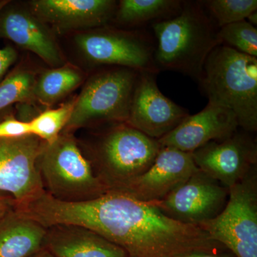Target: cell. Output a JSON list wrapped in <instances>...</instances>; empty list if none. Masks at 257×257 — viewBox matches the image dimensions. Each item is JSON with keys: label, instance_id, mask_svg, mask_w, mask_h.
Instances as JSON below:
<instances>
[{"label": "cell", "instance_id": "obj_3", "mask_svg": "<svg viewBox=\"0 0 257 257\" xmlns=\"http://www.w3.org/2000/svg\"><path fill=\"white\" fill-rule=\"evenodd\" d=\"M208 103L232 111L240 128L257 130V57L218 45L208 56L199 82Z\"/></svg>", "mask_w": 257, "mask_h": 257}, {"label": "cell", "instance_id": "obj_27", "mask_svg": "<svg viewBox=\"0 0 257 257\" xmlns=\"http://www.w3.org/2000/svg\"><path fill=\"white\" fill-rule=\"evenodd\" d=\"M177 257H235L230 251L220 253L207 252H193L181 255Z\"/></svg>", "mask_w": 257, "mask_h": 257}, {"label": "cell", "instance_id": "obj_31", "mask_svg": "<svg viewBox=\"0 0 257 257\" xmlns=\"http://www.w3.org/2000/svg\"><path fill=\"white\" fill-rule=\"evenodd\" d=\"M9 210L7 211H0V219H2V218L3 217V216H5V214H6L7 212Z\"/></svg>", "mask_w": 257, "mask_h": 257}, {"label": "cell", "instance_id": "obj_28", "mask_svg": "<svg viewBox=\"0 0 257 257\" xmlns=\"http://www.w3.org/2000/svg\"><path fill=\"white\" fill-rule=\"evenodd\" d=\"M16 207V203L11 197L0 194V211L10 210Z\"/></svg>", "mask_w": 257, "mask_h": 257}, {"label": "cell", "instance_id": "obj_7", "mask_svg": "<svg viewBox=\"0 0 257 257\" xmlns=\"http://www.w3.org/2000/svg\"><path fill=\"white\" fill-rule=\"evenodd\" d=\"M76 46L88 62L159 73L155 61V39L145 30H123L109 25L78 32Z\"/></svg>", "mask_w": 257, "mask_h": 257}, {"label": "cell", "instance_id": "obj_10", "mask_svg": "<svg viewBox=\"0 0 257 257\" xmlns=\"http://www.w3.org/2000/svg\"><path fill=\"white\" fill-rule=\"evenodd\" d=\"M229 189L198 171L162 200L151 202L172 219L198 226L224 209Z\"/></svg>", "mask_w": 257, "mask_h": 257}, {"label": "cell", "instance_id": "obj_19", "mask_svg": "<svg viewBox=\"0 0 257 257\" xmlns=\"http://www.w3.org/2000/svg\"><path fill=\"white\" fill-rule=\"evenodd\" d=\"M84 82V72L68 62L59 67L44 69L37 73L34 84V100L49 109Z\"/></svg>", "mask_w": 257, "mask_h": 257}, {"label": "cell", "instance_id": "obj_4", "mask_svg": "<svg viewBox=\"0 0 257 257\" xmlns=\"http://www.w3.org/2000/svg\"><path fill=\"white\" fill-rule=\"evenodd\" d=\"M37 167L45 192L61 202H86L107 192L72 134L44 142Z\"/></svg>", "mask_w": 257, "mask_h": 257}, {"label": "cell", "instance_id": "obj_26", "mask_svg": "<svg viewBox=\"0 0 257 257\" xmlns=\"http://www.w3.org/2000/svg\"><path fill=\"white\" fill-rule=\"evenodd\" d=\"M9 2V0H0V10ZM18 57V52L10 45L0 49V82L8 74V70L16 62Z\"/></svg>", "mask_w": 257, "mask_h": 257}, {"label": "cell", "instance_id": "obj_13", "mask_svg": "<svg viewBox=\"0 0 257 257\" xmlns=\"http://www.w3.org/2000/svg\"><path fill=\"white\" fill-rule=\"evenodd\" d=\"M199 170L192 154L162 147L146 172L111 191L124 193L143 202H157L180 187Z\"/></svg>", "mask_w": 257, "mask_h": 257}, {"label": "cell", "instance_id": "obj_24", "mask_svg": "<svg viewBox=\"0 0 257 257\" xmlns=\"http://www.w3.org/2000/svg\"><path fill=\"white\" fill-rule=\"evenodd\" d=\"M218 39L220 45L257 57L256 27L246 20L219 28Z\"/></svg>", "mask_w": 257, "mask_h": 257}, {"label": "cell", "instance_id": "obj_15", "mask_svg": "<svg viewBox=\"0 0 257 257\" xmlns=\"http://www.w3.org/2000/svg\"><path fill=\"white\" fill-rule=\"evenodd\" d=\"M0 38L35 54L52 68L66 63L55 34L28 7L10 1L0 10Z\"/></svg>", "mask_w": 257, "mask_h": 257}, {"label": "cell", "instance_id": "obj_29", "mask_svg": "<svg viewBox=\"0 0 257 257\" xmlns=\"http://www.w3.org/2000/svg\"><path fill=\"white\" fill-rule=\"evenodd\" d=\"M30 257H55L53 255L51 254L48 251H47L45 248H42L40 251L35 253V254L32 255Z\"/></svg>", "mask_w": 257, "mask_h": 257}, {"label": "cell", "instance_id": "obj_25", "mask_svg": "<svg viewBox=\"0 0 257 257\" xmlns=\"http://www.w3.org/2000/svg\"><path fill=\"white\" fill-rule=\"evenodd\" d=\"M29 135H30L29 121L10 116L0 122V140L21 138Z\"/></svg>", "mask_w": 257, "mask_h": 257}, {"label": "cell", "instance_id": "obj_6", "mask_svg": "<svg viewBox=\"0 0 257 257\" xmlns=\"http://www.w3.org/2000/svg\"><path fill=\"white\" fill-rule=\"evenodd\" d=\"M140 72L110 67L91 76L75 98L72 115L62 133L101 123H126Z\"/></svg>", "mask_w": 257, "mask_h": 257}, {"label": "cell", "instance_id": "obj_14", "mask_svg": "<svg viewBox=\"0 0 257 257\" xmlns=\"http://www.w3.org/2000/svg\"><path fill=\"white\" fill-rule=\"evenodd\" d=\"M118 2L114 0H32L29 9L54 33L87 31L109 25Z\"/></svg>", "mask_w": 257, "mask_h": 257}, {"label": "cell", "instance_id": "obj_30", "mask_svg": "<svg viewBox=\"0 0 257 257\" xmlns=\"http://www.w3.org/2000/svg\"><path fill=\"white\" fill-rule=\"evenodd\" d=\"M246 21L248 22V23L252 25L253 26L256 27L257 25V13L256 12H254V13H251L249 16L246 19Z\"/></svg>", "mask_w": 257, "mask_h": 257}, {"label": "cell", "instance_id": "obj_5", "mask_svg": "<svg viewBox=\"0 0 257 257\" xmlns=\"http://www.w3.org/2000/svg\"><path fill=\"white\" fill-rule=\"evenodd\" d=\"M161 148L158 140L126 123H118L101 134L85 155L108 192L143 175Z\"/></svg>", "mask_w": 257, "mask_h": 257}, {"label": "cell", "instance_id": "obj_22", "mask_svg": "<svg viewBox=\"0 0 257 257\" xmlns=\"http://www.w3.org/2000/svg\"><path fill=\"white\" fill-rule=\"evenodd\" d=\"M75 99L64 103L60 107L47 109L29 121L30 135L43 142L51 143L63 132L72 115Z\"/></svg>", "mask_w": 257, "mask_h": 257}, {"label": "cell", "instance_id": "obj_23", "mask_svg": "<svg viewBox=\"0 0 257 257\" xmlns=\"http://www.w3.org/2000/svg\"><path fill=\"white\" fill-rule=\"evenodd\" d=\"M201 3L219 28L246 20L257 11L256 0H207Z\"/></svg>", "mask_w": 257, "mask_h": 257}, {"label": "cell", "instance_id": "obj_20", "mask_svg": "<svg viewBox=\"0 0 257 257\" xmlns=\"http://www.w3.org/2000/svg\"><path fill=\"white\" fill-rule=\"evenodd\" d=\"M182 0H120L112 21L128 28H138L148 24L173 18L180 13Z\"/></svg>", "mask_w": 257, "mask_h": 257}, {"label": "cell", "instance_id": "obj_9", "mask_svg": "<svg viewBox=\"0 0 257 257\" xmlns=\"http://www.w3.org/2000/svg\"><path fill=\"white\" fill-rule=\"evenodd\" d=\"M43 143L32 135L0 140V194L11 197L16 207L45 192L37 167Z\"/></svg>", "mask_w": 257, "mask_h": 257}, {"label": "cell", "instance_id": "obj_11", "mask_svg": "<svg viewBox=\"0 0 257 257\" xmlns=\"http://www.w3.org/2000/svg\"><path fill=\"white\" fill-rule=\"evenodd\" d=\"M191 154L201 172L228 189L256 169V142L244 130L210 142Z\"/></svg>", "mask_w": 257, "mask_h": 257}, {"label": "cell", "instance_id": "obj_12", "mask_svg": "<svg viewBox=\"0 0 257 257\" xmlns=\"http://www.w3.org/2000/svg\"><path fill=\"white\" fill-rule=\"evenodd\" d=\"M156 76L150 72L139 73L126 124L158 140L175 130L189 114L161 92Z\"/></svg>", "mask_w": 257, "mask_h": 257}, {"label": "cell", "instance_id": "obj_21", "mask_svg": "<svg viewBox=\"0 0 257 257\" xmlns=\"http://www.w3.org/2000/svg\"><path fill=\"white\" fill-rule=\"evenodd\" d=\"M37 72L29 66L20 64L0 82V111L15 103L35 102L34 84Z\"/></svg>", "mask_w": 257, "mask_h": 257}, {"label": "cell", "instance_id": "obj_1", "mask_svg": "<svg viewBox=\"0 0 257 257\" xmlns=\"http://www.w3.org/2000/svg\"><path fill=\"white\" fill-rule=\"evenodd\" d=\"M23 211L46 228L65 224L92 230L124 250L128 257L229 251L199 226L172 219L151 202L124 193L109 191L92 200L65 202L45 192Z\"/></svg>", "mask_w": 257, "mask_h": 257}, {"label": "cell", "instance_id": "obj_17", "mask_svg": "<svg viewBox=\"0 0 257 257\" xmlns=\"http://www.w3.org/2000/svg\"><path fill=\"white\" fill-rule=\"evenodd\" d=\"M44 248L55 257H128L124 250L101 235L74 224L47 227Z\"/></svg>", "mask_w": 257, "mask_h": 257}, {"label": "cell", "instance_id": "obj_18", "mask_svg": "<svg viewBox=\"0 0 257 257\" xmlns=\"http://www.w3.org/2000/svg\"><path fill=\"white\" fill-rule=\"evenodd\" d=\"M47 228L16 208L0 219V257H30L44 248Z\"/></svg>", "mask_w": 257, "mask_h": 257}, {"label": "cell", "instance_id": "obj_8", "mask_svg": "<svg viewBox=\"0 0 257 257\" xmlns=\"http://www.w3.org/2000/svg\"><path fill=\"white\" fill-rule=\"evenodd\" d=\"M198 226L235 257H257L256 169L230 187L219 215Z\"/></svg>", "mask_w": 257, "mask_h": 257}, {"label": "cell", "instance_id": "obj_2", "mask_svg": "<svg viewBox=\"0 0 257 257\" xmlns=\"http://www.w3.org/2000/svg\"><path fill=\"white\" fill-rule=\"evenodd\" d=\"M152 28L159 71L179 72L199 83L208 56L220 45L219 28L201 1H183L178 15L152 23Z\"/></svg>", "mask_w": 257, "mask_h": 257}, {"label": "cell", "instance_id": "obj_16", "mask_svg": "<svg viewBox=\"0 0 257 257\" xmlns=\"http://www.w3.org/2000/svg\"><path fill=\"white\" fill-rule=\"evenodd\" d=\"M239 128L232 111L208 103L204 109L197 114L189 115L158 142L162 147L192 153L210 142L229 138Z\"/></svg>", "mask_w": 257, "mask_h": 257}]
</instances>
